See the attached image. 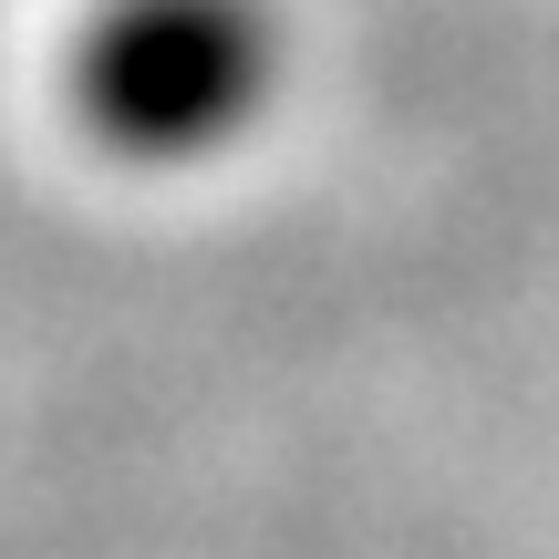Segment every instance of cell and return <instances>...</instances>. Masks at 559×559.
<instances>
[{"label":"cell","instance_id":"obj_1","mask_svg":"<svg viewBox=\"0 0 559 559\" xmlns=\"http://www.w3.org/2000/svg\"><path fill=\"white\" fill-rule=\"evenodd\" d=\"M270 52L239 0H124L83 52V104L135 156H198L260 104Z\"/></svg>","mask_w":559,"mask_h":559}]
</instances>
